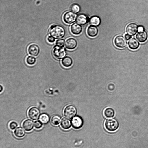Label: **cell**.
Instances as JSON below:
<instances>
[{
    "mask_svg": "<svg viewBox=\"0 0 148 148\" xmlns=\"http://www.w3.org/2000/svg\"><path fill=\"white\" fill-rule=\"evenodd\" d=\"M42 126L43 123L39 120H37L34 122V127L36 129H40Z\"/></svg>",
    "mask_w": 148,
    "mask_h": 148,
    "instance_id": "28",
    "label": "cell"
},
{
    "mask_svg": "<svg viewBox=\"0 0 148 148\" xmlns=\"http://www.w3.org/2000/svg\"><path fill=\"white\" fill-rule=\"evenodd\" d=\"M73 61L71 58L69 56L64 57L61 61L62 65L65 67H69L71 66Z\"/></svg>",
    "mask_w": 148,
    "mask_h": 148,
    "instance_id": "20",
    "label": "cell"
},
{
    "mask_svg": "<svg viewBox=\"0 0 148 148\" xmlns=\"http://www.w3.org/2000/svg\"><path fill=\"white\" fill-rule=\"evenodd\" d=\"M77 113L75 107L73 105H69L66 106L63 111L65 117L69 119H71L75 116Z\"/></svg>",
    "mask_w": 148,
    "mask_h": 148,
    "instance_id": "3",
    "label": "cell"
},
{
    "mask_svg": "<svg viewBox=\"0 0 148 148\" xmlns=\"http://www.w3.org/2000/svg\"><path fill=\"white\" fill-rule=\"evenodd\" d=\"M104 126L107 130L112 132L116 131L118 129L119 124L118 121L115 119L110 118L105 121Z\"/></svg>",
    "mask_w": 148,
    "mask_h": 148,
    "instance_id": "2",
    "label": "cell"
},
{
    "mask_svg": "<svg viewBox=\"0 0 148 148\" xmlns=\"http://www.w3.org/2000/svg\"><path fill=\"white\" fill-rule=\"evenodd\" d=\"M50 120L49 116L46 113H42L41 114L39 118V120L43 124L47 123Z\"/></svg>",
    "mask_w": 148,
    "mask_h": 148,
    "instance_id": "23",
    "label": "cell"
},
{
    "mask_svg": "<svg viewBox=\"0 0 148 148\" xmlns=\"http://www.w3.org/2000/svg\"><path fill=\"white\" fill-rule=\"evenodd\" d=\"M48 41L50 43H52L55 41V39L51 36H49L47 38Z\"/></svg>",
    "mask_w": 148,
    "mask_h": 148,
    "instance_id": "30",
    "label": "cell"
},
{
    "mask_svg": "<svg viewBox=\"0 0 148 148\" xmlns=\"http://www.w3.org/2000/svg\"><path fill=\"white\" fill-rule=\"evenodd\" d=\"M144 30V29L143 26H139L138 27V30L139 31H142Z\"/></svg>",
    "mask_w": 148,
    "mask_h": 148,
    "instance_id": "32",
    "label": "cell"
},
{
    "mask_svg": "<svg viewBox=\"0 0 148 148\" xmlns=\"http://www.w3.org/2000/svg\"><path fill=\"white\" fill-rule=\"evenodd\" d=\"M27 51L29 54L34 56H37L39 53L40 49L36 44H32L30 45L27 48Z\"/></svg>",
    "mask_w": 148,
    "mask_h": 148,
    "instance_id": "9",
    "label": "cell"
},
{
    "mask_svg": "<svg viewBox=\"0 0 148 148\" xmlns=\"http://www.w3.org/2000/svg\"><path fill=\"white\" fill-rule=\"evenodd\" d=\"M125 37L126 40H128L131 39V36L127 34L125 35Z\"/></svg>",
    "mask_w": 148,
    "mask_h": 148,
    "instance_id": "31",
    "label": "cell"
},
{
    "mask_svg": "<svg viewBox=\"0 0 148 148\" xmlns=\"http://www.w3.org/2000/svg\"><path fill=\"white\" fill-rule=\"evenodd\" d=\"M129 47L132 50L137 49L139 46V43L135 38H133L130 39L128 42Z\"/></svg>",
    "mask_w": 148,
    "mask_h": 148,
    "instance_id": "18",
    "label": "cell"
},
{
    "mask_svg": "<svg viewBox=\"0 0 148 148\" xmlns=\"http://www.w3.org/2000/svg\"><path fill=\"white\" fill-rule=\"evenodd\" d=\"M89 21L90 24L94 26H98L101 22L100 18L96 16L92 17L90 19Z\"/></svg>",
    "mask_w": 148,
    "mask_h": 148,
    "instance_id": "22",
    "label": "cell"
},
{
    "mask_svg": "<svg viewBox=\"0 0 148 148\" xmlns=\"http://www.w3.org/2000/svg\"><path fill=\"white\" fill-rule=\"evenodd\" d=\"M18 126L17 123L14 121L10 122L9 124V127L10 129L13 130L15 129Z\"/></svg>",
    "mask_w": 148,
    "mask_h": 148,
    "instance_id": "27",
    "label": "cell"
},
{
    "mask_svg": "<svg viewBox=\"0 0 148 148\" xmlns=\"http://www.w3.org/2000/svg\"><path fill=\"white\" fill-rule=\"evenodd\" d=\"M65 43V40L64 39H59L57 40L56 42V45L60 47H62Z\"/></svg>",
    "mask_w": 148,
    "mask_h": 148,
    "instance_id": "29",
    "label": "cell"
},
{
    "mask_svg": "<svg viewBox=\"0 0 148 148\" xmlns=\"http://www.w3.org/2000/svg\"><path fill=\"white\" fill-rule=\"evenodd\" d=\"M39 109L35 106L32 107L28 110L27 114L29 118L33 120L38 119L40 115Z\"/></svg>",
    "mask_w": 148,
    "mask_h": 148,
    "instance_id": "4",
    "label": "cell"
},
{
    "mask_svg": "<svg viewBox=\"0 0 148 148\" xmlns=\"http://www.w3.org/2000/svg\"><path fill=\"white\" fill-rule=\"evenodd\" d=\"M25 60L26 63L28 65L32 66L35 64L36 60L34 57L29 56L26 57Z\"/></svg>",
    "mask_w": 148,
    "mask_h": 148,
    "instance_id": "25",
    "label": "cell"
},
{
    "mask_svg": "<svg viewBox=\"0 0 148 148\" xmlns=\"http://www.w3.org/2000/svg\"><path fill=\"white\" fill-rule=\"evenodd\" d=\"M137 39L140 42H143L147 39L148 35L145 31H139L136 35Z\"/></svg>",
    "mask_w": 148,
    "mask_h": 148,
    "instance_id": "15",
    "label": "cell"
},
{
    "mask_svg": "<svg viewBox=\"0 0 148 148\" xmlns=\"http://www.w3.org/2000/svg\"><path fill=\"white\" fill-rule=\"evenodd\" d=\"M70 9L72 12L75 13H77L80 11V7L78 5L74 4L71 5Z\"/></svg>",
    "mask_w": 148,
    "mask_h": 148,
    "instance_id": "26",
    "label": "cell"
},
{
    "mask_svg": "<svg viewBox=\"0 0 148 148\" xmlns=\"http://www.w3.org/2000/svg\"><path fill=\"white\" fill-rule=\"evenodd\" d=\"M72 127L75 129L80 128L83 124V121L82 118L78 116H76L73 118L71 121Z\"/></svg>",
    "mask_w": 148,
    "mask_h": 148,
    "instance_id": "8",
    "label": "cell"
},
{
    "mask_svg": "<svg viewBox=\"0 0 148 148\" xmlns=\"http://www.w3.org/2000/svg\"><path fill=\"white\" fill-rule=\"evenodd\" d=\"M53 53L55 58L57 59H61L65 57L66 55V51L65 49L63 47L56 45L53 49Z\"/></svg>",
    "mask_w": 148,
    "mask_h": 148,
    "instance_id": "6",
    "label": "cell"
},
{
    "mask_svg": "<svg viewBox=\"0 0 148 148\" xmlns=\"http://www.w3.org/2000/svg\"><path fill=\"white\" fill-rule=\"evenodd\" d=\"M49 34L55 39H59L64 36L65 31L64 27L60 25H53L50 27Z\"/></svg>",
    "mask_w": 148,
    "mask_h": 148,
    "instance_id": "1",
    "label": "cell"
},
{
    "mask_svg": "<svg viewBox=\"0 0 148 148\" xmlns=\"http://www.w3.org/2000/svg\"><path fill=\"white\" fill-rule=\"evenodd\" d=\"M87 33L90 37H93L96 36L98 33L97 28L93 25L89 26L87 29Z\"/></svg>",
    "mask_w": 148,
    "mask_h": 148,
    "instance_id": "14",
    "label": "cell"
},
{
    "mask_svg": "<svg viewBox=\"0 0 148 148\" xmlns=\"http://www.w3.org/2000/svg\"><path fill=\"white\" fill-rule=\"evenodd\" d=\"M114 43L117 47L123 48L125 47L127 45L126 39L121 35L116 36L114 39Z\"/></svg>",
    "mask_w": 148,
    "mask_h": 148,
    "instance_id": "7",
    "label": "cell"
},
{
    "mask_svg": "<svg viewBox=\"0 0 148 148\" xmlns=\"http://www.w3.org/2000/svg\"><path fill=\"white\" fill-rule=\"evenodd\" d=\"M77 15L71 11H68L63 15V19L66 23L68 24H71L74 22L77 18Z\"/></svg>",
    "mask_w": 148,
    "mask_h": 148,
    "instance_id": "5",
    "label": "cell"
},
{
    "mask_svg": "<svg viewBox=\"0 0 148 148\" xmlns=\"http://www.w3.org/2000/svg\"><path fill=\"white\" fill-rule=\"evenodd\" d=\"M61 121L60 117L58 115H54L51 118V124L54 125H57L59 124Z\"/></svg>",
    "mask_w": 148,
    "mask_h": 148,
    "instance_id": "24",
    "label": "cell"
},
{
    "mask_svg": "<svg viewBox=\"0 0 148 148\" xmlns=\"http://www.w3.org/2000/svg\"><path fill=\"white\" fill-rule=\"evenodd\" d=\"M14 133L16 137L18 138H21L24 136L25 132L22 127H19L15 130Z\"/></svg>",
    "mask_w": 148,
    "mask_h": 148,
    "instance_id": "19",
    "label": "cell"
},
{
    "mask_svg": "<svg viewBox=\"0 0 148 148\" xmlns=\"http://www.w3.org/2000/svg\"><path fill=\"white\" fill-rule=\"evenodd\" d=\"M70 30L73 34L77 35L79 34L82 31V27L80 25L76 23L72 24L70 27Z\"/></svg>",
    "mask_w": 148,
    "mask_h": 148,
    "instance_id": "13",
    "label": "cell"
},
{
    "mask_svg": "<svg viewBox=\"0 0 148 148\" xmlns=\"http://www.w3.org/2000/svg\"><path fill=\"white\" fill-rule=\"evenodd\" d=\"M114 111L113 109L109 107L105 108L103 111L104 116L108 118L113 117L114 115Z\"/></svg>",
    "mask_w": 148,
    "mask_h": 148,
    "instance_id": "21",
    "label": "cell"
},
{
    "mask_svg": "<svg viewBox=\"0 0 148 148\" xmlns=\"http://www.w3.org/2000/svg\"><path fill=\"white\" fill-rule=\"evenodd\" d=\"M88 18L84 14H80L77 16L76 22L79 24L83 25L88 22Z\"/></svg>",
    "mask_w": 148,
    "mask_h": 148,
    "instance_id": "17",
    "label": "cell"
},
{
    "mask_svg": "<svg viewBox=\"0 0 148 148\" xmlns=\"http://www.w3.org/2000/svg\"><path fill=\"white\" fill-rule=\"evenodd\" d=\"M60 125L62 128L64 130H68L71 126V123L70 120L67 118H62L61 121Z\"/></svg>",
    "mask_w": 148,
    "mask_h": 148,
    "instance_id": "16",
    "label": "cell"
},
{
    "mask_svg": "<svg viewBox=\"0 0 148 148\" xmlns=\"http://www.w3.org/2000/svg\"><path fill=\"white\" fill-rule=\"evenodd\" d=\"M22 126L26 131L29 132L33 129L34 126V122L30 119H27L23 122Z\"/></svg>",
    "mask_w": 148,
    "mask_h": 148,
    "instance_id": "11",
    "label": "cell"
},
{
    "mask_svg": "<svg viewBox=\"0 0 148 148\" xmlns=\"http://www.w3.org/2000/svg\"><path fill=\"white\" fill-rule=\"evenodd\" d=\"M0 93H1L3 91V87L1 85H0Z\"/></svg>",
    "mask_w": 148,
    "mask_h": 148,
    "instance_id": "33",
    "label": "cell"
},
{
    "mask_svg": "<svg viewBox=\"0 0 148 148\" xmlns=\"http://www.w3.org/2000/svg\"><path fill=\"white\" fill-rule=\"evenodd\" d=\"M77 45L76 40L73 38H69L66 40L65 43L66 47L68 49L72 50L75 49Z\"/></svg>",
    "mask_w": 148,
    "mask_h": 148,
    "instance_id": "12",
    "label": "cell"
},
{
    "mask_svg": "<svg viewBox=\"0 0 148 148\" xmlns=\"http://www.w3.org/2000/svg\"><path fill=\"white\" fill-rule=\"evenodd\" d=\"M138 26L136 23H131L129 24L126 28V31L127 34L130 36L135 35L138 30Z\"/></svg>",
    "mask_w": 148,
    "mask_h": 148,
    "instance_id": "10",
    "label": "cell"
}]
</instances>
